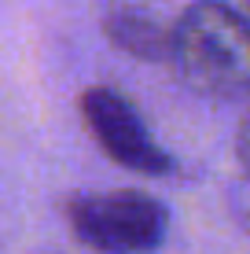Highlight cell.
<instances>
[{
	"label": "cell",
	"mask_w": 250,
	"mask_h": 254,
	"mask_svg": "<svg viewBox=\"0 0 250 254\" xmlns=\"http://www.w3.org/2000/svg\"><path fill=\"white\" fill-rule=\"evenodd\" d=\"M70 232L96 254H151L169 232V210L148 191H85L66 203Z\"/></svg>",
	"instance_id": "2"
},
{
	"label": "cell",
	"mask_w": 250,
	"mask_h": 254,
	"mask_svg": "<svg viewBox=\"0 0 250 254\" xmlns=\"http://www.w3.org/2000/svg\"><path fill=\"white\" fill-rule=\"evenodd\" d=\"M169 66L206 100L250 96V19L217 0L192 4L173 26Z\"/></svg>",
	"instance_id": "1"
},
{
	"label": "cell",
	"mask_w": 250,
	"mask_h": 254,
	"mask_svg": "<svg viewBox=\"0 0 250 254\" xmlns=\"http://www.w3.org/2000/svg\"><path fill=\"white\" fill-rule=\"evenodd\" d=\"M236 159H239V170H243V181H250V111L236 129Z\"/></svg>",
	"instance_id": "6"
},
{
	"label": "cell",
	"mask_w": 250,
	"mask_h": 254,
	"mask_svg": "<svg viewBox=\"0 0 250 254\" xmlns=\"http://www.w3.org/2000/svg\"><path fill=\"white\" fill-rule=\"evenodd\" d=\"M77 107H81L85 129L96 136L107 159H114L133 173H151V177H162L173 170V159L154 140V133L148 129V122L129 96H122L110 85H92L81 92Z\"/></svg>",
	"instance_id": "3"
},
{
	"label": "cell",
	"mask_w": 250,
	"mask_h": 254,
	"mask_svg": "<svg viewBox=\"0 0 250 254\" xmlns=\"http://www.w3.org/2000/svg\"><path fill=\"white\" fill-rule=\"evenodd\" d=\"M228 210L236 217V225L250 236V181H239L228 188Z\"/></svg>",
	"instance_id": "5"
},
{
	"label": "cell",
	"mask_w": 250,
	"mask_h": 254,
	"mask_svg": "<svg viewBox=\"0 0 250 254\" xmlns=\"http://www.w3.org/2000/svg\"><path fill=\"white\" fill-rule=\"evenodd\" d=\"M103 33L118 52L144 63H169V45H173V26H162L151 11L129 4H114L103 15Z\"/></svg>",
	"instance_id": "4"
},
{
	"label": "cell",
	"mask_w": 250,
	"mask_h": 254,
	"mask_svg": "<svg viewBox=\"0 0 250 254\" xmlns=\"http://www.w3.org/2000/svg\"><path fill=\"white\" fill-rule=\"evenodd\" d=\"M243 15H247V19H250V0H247V11H243Z\"/></svg>",
	"instance_id": "7"
}]
</instances>
